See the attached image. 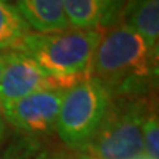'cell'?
<instances>
[{
	"instance_id": "obj_1",
	"label": "cell",
	"mask_w": 159,
	"mask_h": 159,
	"mask_svg": "<svg viewBox=\"0 0 159 159\" xmlns=\"http://www.w3.org/2000/svg\"><path fill=\"white\" fill-rule=\"evenodd\" d=\"M158 49H150L136 31L116 25L103 33L93 56L90 75L115 94L142 93L156 77Z\"/></svg>"
},
{
	"instance_id": "obj_2",
	"label": "cell",
	"mask_w": 159,
	"mask_h": 159,
	"mask_svg": "<svg viewBox=\"0 0 159 159\" xmlns=\"http://www.w3.org/2000/svg\"><path fill=\"white\" fill-rule=\"evenodd\" d=\"M102 30L68 28L55 33H30L18 52L33 57L59 84L69 89L90 77L93 56Z\"/></svg>"
},
{
	"instance_id": "obj_3",
	"label": "cell",
	"mask_w": 159,
	"mask_h": 159,
	"mask_svg": "<svg viewBox=\"0 0 159 159\" xmlns=\"http://www.w3.org/2000/svg\"><path fill=\"white\" fill-rule=\"evenodd\" d=\"M112 99L108 87L91 75L66 89L55 125L62 142L84 152L100 128Z\"/></svg>"
},
{
	"instance_id": "obj_4",
	"label": "cell",
	"mask_w": 159,
	"mask_h": 159,
	"mask_svg": "<svg viewBox=\"0 0 159 159\" xmlns=\"http://www.w3.org/2000/svg\"><path fill=\"white\" fill-rule=\"evenodd\" d=\"M111 102L100 128L84 149L91 159H136L143 153V122L150 112L143 99Z\"/></svg>"
},
{
	"instance_id": "obj_5",
	"label": "cell",
	"mask_w": 159,
	"mask_h": 159,
	"mask_svg": "<svg viewBox=\"0 0 159 159\" xmlns=\"http://www.w3.org/2000/svg\"><path fill=\"white\" fill-rule=\"evenodd\" d=\"M66 89H46L3 105L5 121L27 134L50 133Z\"/></svg>"
},
{
	"instance_id": "obj_6",
	"label": "cell",
	"mask_w": 159,
	"mask_h": 159,
	"mask_svg": "<svg viewBox=\"0 0 159 159\" xmlns=\"http://www.w3.org/2000/svg\"><path fill=\"white\" fill-rule=\"evenodd\" d=\"M46 89H65L46 72L33 57L22 52H6V63L0 77V100L13 102Z\"/></svg>"
},
{
	"instance_id": "obj_7",
	"label": "cell",
	"mask_w": 159,
	"mask_h": 159,
	"mask_svg": "<svg viewBox=\"0 0 159 159\" xmlns=\"http://www.w3.org/2000/svg\"><path fill=\"white\" fill-rule=\"evenodd\" d=\"M124 0H63V11L71 28L105 30L121 16Z\"/></svg>"
},
{
	"instance_id": "obj_8",
	"label": "cell",
	"mask_w": 159,
	"mask_h": 159,
	"mask_svg": "<svg viewBox=\"0 0 159 159\" xmlns=\"http://www.w3.org/2000/svg\"><path fill=\"white\" fill-rule=\"evenodd\" d=\"M21 12L35 33H55L71 28L63 11V0H18Z\"/></svg>"
},
{
	"instance_id": "obj_9",
	"label": "cell",
	"mask_w": 159,
	"mask_h": 159,
	"mask_svg": "<svg viewBox=\"0 0 159 159\" xmlns=\"http://www.w3.org/2000/svg\"><path fill=\"white\" fill-rule=\"evenodd\" d=\"M121 15L122 25L136 31L150 49H158L159 0H127Z\"/></svg>"
},
{
	"instance_id": "obj_10",
	"label": "cell",
	"mask_w": 159,
	"mask_h": 159,
	"mask_svg": "<svg viewBox=\"0 0 159 159\" xmlns=\"http://www.w3.org/2000/svg\"><path fill=\"white\" fill-rule=\"evenodd\" d=\"M31 28L16 6L0 0V52L18 50Z\"/></svg>"
},
{
	"instance_id": "obj_11",
	"label": "cell",
	"mask_w": 159,
	"mask_h": 159,
	"mask_svg": "<svg viewBox=\"0 0 159 159\" xmlns=\"http://www.w3.org/2000/svg\"><path fill=\"white\" fill-rule=\"evenodd\" d=\"M143 153L152 159H159V124L152 112L143 122Z\"/></svg>"
},
{
	"instance_id": "obj_12",
	"label": "cell",
	"mask_w": 159,
	"mask_h": 159,
	"mask_svg": "<svg viewBox=\"0 0 159 159\" xmlns=\"http://www.w3.org/2000/svg\"><path fill=\"white\" fill-rule=\"evenodd\" d=\"M2 159H43L41 155H39L33 148H18V149H9Z\"/></svg>"
},
{
	"instance_id": "obj_13",
	"label": "cell",
	"mask_w": 159,
	"mask_h": 159,
	"mask_svg": "<svg viewBox=\"0 0 159 159\" xmlns=\"http://www.w3.org/2000/svg\"><path fill=\"white\" fill-rule=\"evenodd\" d=\"M5 131H6V121L5 116H3V105H2V100H0V143L3 140Z\"/></svg>"
},
{
	"instance_id": "obj_14",
	"label": "cell",
	"mask_w": 159,
	"mask_h": 159,
	"mask_svg": "<svg viewBox=\"0 0 159 159\" xmlns=\"http://www.w3.org/2000/svg\"><path fill=\"white\" fill-rule=\"evenodd\" d=\"M5 63H6V52H0V77H2V74H3Z\"/></svg>"
},
{
	"instance_id": "obj_15",
	"label": "cell",
	"mask_w": 159,
	"mask_h": 159,
	"mask_svg": "<svg viewBox=\"0 0 159 159\" xmlns=\"http://www.w3.org/2000/svg\"><path fill=\"white\" fill-rule=\"evenodd\" d=\"M136 159H152V158H149V156H148L146 153H142V155H139V156H137Z\"/></svg>"
},
{
	"instance_id": "obj_16",
	"label": "cell",
	"mask_w": 159,
	"mask_h": 159,
	"mask_svg": "<svg viewBox=\"0 0 159 159\" xmlns=\"http://www.w3.org/2000/svg\"><path fill=\"white\" fill-rule=\"evenodd\" d=\"M81 159H91V158H89L87 155H84V156H83V158H81Z\"/></svg>"
},
{
	"instance_id": "obj_17",
	"label": "cell",
	"mask_w": 159,
	"mask_h": 159,
	"mask_svg": "<svg viewBox=\"0 0 159 159\" xmlns=\"http://www.w3.org/2000/svg\"><path fill=\"white\" fill-rule=\"evenodd\" d=\"M2 2H6V3H9V0H2Z\"/></svg>"
}]
</instances>
